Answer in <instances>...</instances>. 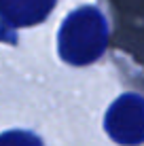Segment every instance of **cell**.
I'll use <instances>...</instances> for the list:
<instances>
[{
    "label": "cell",
    "mask_w": 144,
    "mask_h": 146,
    "mask_svg": "<svg viewBox=\"0 0 144 146\" xmlns=\"http://www.w3.org/2000/svg\"><path fill=\"white\" fill-rule=\"evenodd\" d=\"M108 47V23L100 9L81 7L64 19L57 34V51L72 66H87L100 59Z\"/></svg>",
    "instance_id": "6da1fadb"
},
{
    "label": "cell",
    "mask_w": 144,
    "mask_h": 146,
    "mask_svg": "<svg viewBox=\"0 0 144 146\" xmlns=\"http://www.w3.org/2000/svg\"><path fill=\"white\" fill-rule=\"evenodd\" d=\"M104 127L115 142L138 146L144 142V98L138 93L119 95L104 117Z\"/></svg>",
    "instance_id": "7a4b0ae2"
},
{
    "label": "cell",
    "mask_w": 144,
    "mask_h": 146,
    "mask_svg": "<svg viewBox=\"0 0 144 146\" xmlns=\"http://www.w3.org/2000/svg\"><path fill=\"white\" fill-rule=\"evenodd\" d=\"M55 7V0H0V19L13 28L40 23Z\"/></svg>",
    "instance_id": "3957f363"
},
{
    "label": "cell",
    "mask_w": 144,
    "mask_h": 146,
    "mask_svg": "<svg viewBox=\"0 0 144 146\" xmlns=\"http://www.w3.org/2000/svg\"><path fill=\"white\" fill-rule=\"evenodd\" d=\"M0 146H42V140L30 131H4L0 133Z\"/></svg>",
    "instance_id": "277c9868"
}]
</instances>
